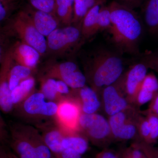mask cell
I'll list each match as a JSON object with an SVG mask.
<instances>
[{
	"label": "cell",
	"mask_w": 158,
	"mask_h": 158,
	"mask_svg": "<svg viewBox=\"0 0 158 158\" xmlns=\"http://www.w3.org/2000/svg\"><path fill=\"white\" fill-rule=\"evenodd\" d=\"M111 24L107 30L111 42L121 52L138 53L143 33L141 19L134 9L113 1L109 4Z\"/></svg>",
	"instance_id": "cell-1"
},
{
	"label": "cell",
	"mask_w": 158,
	"mask_h": 158,
	"mask_svg": "<svg viewBox=\"0 0 158 158\" xmlns=\"http://www.w3.org/2000/svg\"><path fill=\"white\" fill-rule=\"evenodd\" d=\"M89 56L85 64L94 89L113 85L122 76L123 62L117 54L102 49Z\"/></svg>",
	"instance_id": "cell-2"
},
{
	"label": "cell",
	"mask_w": 158,
	"mask_h": 158,
	"mask_svg": "<svg viewBox=\"0 0 158 158\" xmlns=\"http://www.w3.org/2000/svg\"><path fill=\"white\" fill-rule=\"evenodd\" d=\"M4 29L7 35L17 36L20 41L37 50L41 56L47 53L46 39L37 31L24 9L14 15Z\"/></svg>",
	"instance_id": "cell-3"
},
{
	"label": "cell",
	"mask_w": 158,
	"mask_h": 158,
	"mask_svg": "<svg viewBox=\"0 0 158 158\" xmlns=\"http://www.w3.org/2000/svg\"><path fill=\"white\" fill-rule=\"evenodd\" d=\"M82 23L58 28L47 38V54L63 56L73 52L83 44Z\"/></svg>",
	"instance_id": "cell-4"
},
{
	"label": "cell",
	"mask_w": 158,
	"mask_h": 158,
	"mask_svg": "<svg viewBox=\"0 0 158 158\" xmlns=\"http://www.w3.org/2000/svg\"><path fill=\"white\" fill-rule=\"evenodd\" d=\"M78 123L94 141H103L111 133L109 121L96 113H83L79 117Z\"/></svg>",
	"instance_id": "cell-5"
},
{
	"label": "cell",
	"mask_w": 158,
	"mask_h": 158,
	"mask_svg": "<svg viewBox=\"0 0 158 158\" xmlns=\"http://www.w3.org/2000/svg\"><path fill=\"white\" fill-rule=\"evenodd\" d=\"M11 58L16 64L32 70L36 68L41 56L34 48L21 41H17L8 49Z\"/></svg>",
	"instance_id": "cell-6"
},
{
	"label": "cell",
	"mask_w": 158,
	"mask_h": 158,
	"mask_svg": "<svg viewBox=\"0 0 158 158\" xmlns=\"http://www.w3.org/2000/svg\"><path fill=\"white\" fill-rule=\"evenodd\" d=\"M31 17L34 25L42 35L47 37L59 27L60 24L53 15L33 9L30 6L24 9Z\"/></svg>",
	"instance_id": "cell-7"
},
{
	"label": "cell",
	"mask_w": 158,
	"mask_h": 158,
	"mask_svg": "<svg viewBox=\"0 0 158 158\" xmlns=\"http://www.w3.org/2000/svg\"><path fill=\"white\" fill-rule=\"evenodd\" d=\"M113 85L104 88L103 99L105 111L109 116L123 112L127 106V103L122 97L117 86Z\"/></svg>",
	"instance_id": "cell-8"
},
{
	"label": "cell",
	"mask_w": 158,
	"mask_h": 158,
	"mask_svg": "<svg viewBox=\"0 0 158 158\" xmlns=\"http://www.w3.org/2000/svg\"><path fill=\"white\" fill-rule=\"evenodd\" d=\"M51 60L48 61L44 66L45 78H56L66 84L72 75L79 69L76 63L73 61L57 62Z\"/></svg>",
	"instance_id": "cell-9"
},
{
	"label": "cell",
	"mask_w": 158,
	"mask_h": 158,
	"mask_svg": "<svg viewBox=\"0 0 158 158\" xmlns=\"http://www.w3.org/2000/svg\"><path fill=\"white\" fill-rule=\"evenodd\" d=\"M148 67L141 62L134 65L124 77V86L129 96L137 95L144 79L147 74Z\"/></svg>",
	"instance_id": "cell-10"
},
{
	"label": "cell",
	"mask_w": 158,
	"mask_h": 158,
	"mask_svg": "<svg viewBox=\"0 0 158 158\" xmlns=\"http://www.w3.org/2000/svg\"><path fill=\"white\" fill-rule=\"evenodd\" d=\"M126 116L123 112L110 116L109 122L111 133L114 137L121 140H129L135 135L134 125L126 123Z\"/></svg>",
	"instance_id": "cell-11"
},
{
	"label": "cell",
	"mask_w": 158,
	"mask_h": 158,
	"mask_svg": "<svg viewBox=\"0 0 158 158\" xmlns=\"http://www.w3.org/2000/svg\"><path fill=\"white\" fill-rule=\"evenodd\" d=\"M144 22L151 34L158 36V0H147L143 8Z\"/></svg>",
	"instance_id": "cell-12"
},
{
	"label": "cell",
	"mask_w": 158,
	"mask_h": 158,
	"mask_svg": "<svg viewBox=\"0 0 158 158\" xmlns=\"http://www.w3.org/2000/svg\"><path fill=\"white\" fill-rule=\"evenodd\" d=\"M102 5H98L94 7L88 11L83 19L81 24V34L83 42L93 37L98 32V18L99 11Z\"/></svg>",
	"instance_id": "cell-13"
},
{
	"label": "cell",
	"mask_w": 158,
	"mask_h": 158,
	"mask_svg": "<svg viewBox=\"0 0 158 158\" xmlns=\"http://www.w3.org/2000/svg\"><path fill=\"white\" fill-rule=\"evenodd\" d=\"M78 89L83 112L86 114L96 113L100 106V102L95 90L86 86Z\"/></svg>",
	"instance_id": "cell-14"
},
{
	"label": "cell",
	"mask_w": 158,
	"mask_h": 158,
	"mask_svg": "<svg viewBox=\"0 0 158 158\" xmlns=\"http://www.w3.org/2000/svg\"><path fill=\"white\" fill-rule=\"evenodd\" d=\"M57 114L62 123L68 126H73L78 123L80 110L72 102H63L59 106Z\"/></svg>",
	"instance_id": "cell-15"
},
{
	"label": "cell",
	"mask_w": 158,
	"mask_h": 158,
	"mask_svg": "<svg viewBox=\"0 0 158 158\" xmlns=\"http://www.w3.org/2000/svg\"><path fill=\"white\" fill-rule=\"evenodd\" d=\"M75 0H56L55 15L60 23L72 25Z\"/></svg>",
	"instance_id": "cell-16"
},
{
	"label": "cell",
	"mask_w": 158,
	"mask_h": 158,
	"mask_svg": "<svg viewBox=\"0 0 158 158\" xmlns=\"http://www.w3.org/2000/svg\"><path fill=\"white\" fill-rule=\"evenodd\" d=\"M107 0H75L72 24L82 23L85 15L98 5H105Z\"/></svg>",
	"instance_id": "cell-17"
},
{
	"label": "cell",
	"mask_w": 158,
	"mask_h": 158,
	"mask_svg": "<svg viewBox=\"0 0 158 158\" xmlns=\"http://www.w3.org/2000/svg\"><path fill=\"white\" fill-rule=\"evenodd\" d=\"M42 92L33 94L26 100L23 108L26 113L32 115H41L46 103Z\"/></svg>",
	"instance_id": "cell-18"
},
{
	"label": "cell",
	"mask_w": 158,
	"mask_h": 158,
	"mask_svg": "<svg viewBox=\"0 0 158 158\" xmlns=\"http://www.w3.org/2000/svg\"><path fill=\"white\" fill-rule=\"evenodd\" d=\"M32 70L28 67L19 64L12 66L9 71L8 79L10 90H13L22 81L31 77Z\"/></svg>",
	"instance_id": "cell-19"
},
{
	"label": "cell",
	"mask_w": 158,
	"mask_h": 158,
	"mask_svg": "<svg viewBox=\"0 0 158 158\" xmlns=\"http://www.w3.org/2000/svg\"><path fill=\"white\" fill-rule=\"evenodd\" d=\"M13 147L19 158H38L30 138H17L13 143Z\"/></svg>",
	"instance_id": "cell-20"
},
{
	"label": "cell",
	"mask_w": 158,
	"mask_h": 158,
	"mask_svg": "<svg viewBox=\"0 0 158 158\" xmlns=\"http://www.w3.org/2000/svg\"><path fill=\"white\" fill-rule=\"evenodd\" d=\"M64 136L57 130H52L46 134L43 140L52 153L56 156L59 155L64 150L62 141Z\"/></svg>",
	"instance_id": "cell-21"
},
{
	"label": "cell",
	"mask_w": 158,
	"mask_h": 158,
	"mask_svg": "<svg viewBox=\"0 0 158 158\" xmlns=\"http://www.w3.org/2000/svg\"><path fill=\"white\" fill-rule=\"evenodd\" d=\"M13 103L11 97V90L9 88L8 77H1L0 83V106L4 112L8 113L12 109Z\"/></svg>",
	"instance_id": "cell-22"
},
{
	"label": "cell",
	"mask_w": 158,
	"mask_h": 158,
	"mask_svg": "<svg viewBox=\"0 0 158 158\" xmlns=\"http://www.w3.org/2000/svg\"><path fill=\"white\" fill-rule=\"evenodd\" d=\"M64 149L70 148L77 152L84 154L88 148V141L81 136L72 135L64 137L62 141Z\"/></svg>",
	"instance_id": "cell-23"
},
{
	"label": "cell",
	"mask_w": 158,
	"mask_h": 158,
	"mask_svg": "<svg viewBox=\"0 0 158 158\" xmlns=\"http://www.w3.org/2000/svg\"><path fill=\"white\" fill-rule=\"evenodd\" d=\"M41 92L46 98L53 100L59 94L56 88V81L52 78L44 79L41 83Z\"/></svg>",
	"instance_id": "cell-24"
},
{
	"label": "cell",
	"mask_w": 158,
	"mask_h": 158,
	"mask_svg": "<svg viewBox=\"0 0 158 158\" xmlns=\"http://www.w3.org/2000/svg\"><path fill=\"white\" fill-rule=\"evenodd\" d=\"M111 24V12L109 5H102L99 11L98 18V31H107Z\"/></svg>",
	"instance_id": "cell-25"
},
{
	"label": "cell",
	"mask_w": 158,
	"mask_h": 158,
	"mask_svg": "<svg viewBox=\"0 0 158 158\" xmlns=\"http://www.w3.org/2000/svg\"><path fill=\"white\" fill-rule=\"evenodd\" d=\"M28 1L30 6L33 9L55 15L56 0H28Z\"/></svg>",
	"instance_id": "cell-26"
},
{
	"label": "cell",
	"mask_w": 158,
	"mask_h": 158,
	"mask_svg": "<svg viewBox=\"0 0 158 158\" xmlns=\"http://www.w3.org/2000/svg\"><path fill=\"white\" fill-rule=\"evenodd\" d=\"M30 140L34 145L38 158H52V152L46 144L43 139L32 138Z\"/></svg>",
	"instance_id": "cell-27"
},
{
	"label": "cell",
	"mask_w": 158,
	"mask_h": 158,
	"mask_svg": "<svg viewBox=\"0 0 158 158\" xmlns=\"http://www.w3.org/2000/svg\"><path fill=\"white\" fill-rule=\"evenodd\" d=\"M35 85V80L33 77L31 76L22 81L19 85L14 89L18 94L23 99L33 90Z\"/></svg>",
	"instance_id": "cell-28"
},
{
	"label": "cell",
	"mask_w": 158,
	"mask_h": 158,
	"mask_svg": "<svg viewBox=\"0 0 158 158\" xmlns=\"http://www.w3.org/2000/svg\"><path fill=\"white\" fill-rule=\"evenodd\" d=\"M20 0L13 2L2 4L0 3V21L6 20L19 7Z\"/></svg>",
	"instance_id": "cell-29"
},
{
	"label": "cell",
	"mask_w": 158,
	"mask_h": 158,
	"mask_svg": "<svg viewBox=\"0 0 158 158\" xmlns=\"http://www.w3.org/2000/svg\"><path fill=\"white\" fill-rule=\"evenodd\" d=\"M141 87L156 94L158 90V79L153 74H148L144 79Z\"/></svg>",
	"instance_id": "cell-30"
},
{
	"label": "cell",
	"mask_w": 158,
	"mask_h": 158,
	"mask_svg": "<svg viewBox=\"0 0 158 158\" xmlns=\"http://www.w3.org/2000/svg\"><path fill=\"white\" fill-rule=\"evenodd\" d=\"M150 127L149 144L154 143L158 138V116L152 114L148 119Z\"/></svg>",
	"instance_id": "cell-31"
},
{
	"label": "cell",
	"mask_w": 158,
	"mask_h": 158,
	"mask_svg": "<svg viewBox=\"0 0 158 158\" xmlns=\"http://www.w3.org/2000/svg\"><path fill=\"white\" fill-rule=\"evenodd\" d=\"M141 62L148 68H151L158 72V55L155 54H146L141 59Z\"/></svg>",
	"instance_id": "cell-32"
},
{
	"label": "cell",
	"mask_w": 158,
	"mask_h": 158,
	"mask_svg": "<svg viewBox=\"0 0 158 158\" xmlns=\"http://www.w3.org/2000/svg\"><path fill=\"white\" fill-rule=\"evenodd\" d=\"M136 145L144 152L148 158H158V149L151 144L144 142Z\"/></svg>",
	"instance_id": "cell-33"
},
{
	"label": "cell",
	"mask_w": 158,
	"mask_h": 158,
	"mask_svg": "<svg viewBox=\"0 0 158 158\" xmlns=\"http://www.w3.org/2000/svg\"><path fill=\"white\" fill-rule=\"evenodd\" d=\"M123 158H148L144 152L135 145L125 150Z\"/></svg>",
	"instance_id": "cell-34"
},
{
	"label": "cell",
	"mask_w": 158,
	"mask_h": 158,
	"mask_svg": "<svg viewBox=\"0 0 158 158\" xmlns=\"http://www.w3.org/2000/svg\"><path fill=\"white\" fill-rule=\"evenodd\" d=\"M156 94L141 87L137 95L138 103L141 105L145 104L151 101Z\"/></svg>",
	"instance_id": "cell-35"
},
{
	"label": "cell",
	"mask_w": 158,
	"mask_h": 158,
	"mask_svg": "<svg viewBox=\"0 0 158 158\" xmlns=\"http://www.w3.org/2000/svg\"><path fill=\"white\" fill-rule=\"evenodd\" d=\"M58 109L59 106L54 102H46L41 115L47 116H53L57 114Z\"/></svg>",
	"instance_id": "cell-36"
},
{
	"label": "cell",
	"mask_w": 158,
	"mask_h": 158,
	"mask_svg": "<svg viewBox=\"0 0 158 158\" xmlns=\"http://www.w3.org/2000/svg\"><path fill=\"white\" fill-rule=\"evenodd\" d=\"M140 131L141 135L145 139V142L149 144L151 131L149 122L148 119L142 123L140 127Z\"/></svg>",
	"instance_id": "cell-37"
},
{
	"label": "cell",
	"mask_w": 158,
	"mask_h": 158,
	"mask_svg": "<svg viewBox=\"0 0 158 158\" xmlns=\"http://www.w3.org/2000/svg\"><path fill=\"white\" fill-rule=\"evenodd\" d=\"M81 156L82 155L75 151L68 148L64 149L56 157L57 158H81Z\"/></svg>",
	"instance_id": "cell-38"
},
{
	"label": "cell",
	"mask_w": 158,
	"mask_h": 158,
	"mask_svg": "<svg viewBox=\"0 0 158 158\" xmlns=\"http://www.w3.org/2000/svg\"><path fill=\"white\" fill-rule=\"evenodd\" d=\"M116 2L123 4L133 9H135L139 7L144 0H114Z\"/></svg>",
	"instance_id": "cell-39"
},
{
	"label": "cell",
	"mask_w": 158,
	"mask_h": 158,
	"mask_svg": "<svg viewBox=\"0 0 158 158\" xmlns=\"http://www.w3.org/2000/svg\"><path fill=\"white\" fill-rule=\"evenodd\" d=\"M69 86L61 80L56 81V88L59 94H68L69 92Z\"/></svg>",
	"instance_id": "cell-40"
},
{
	"label": "cell",
	"mask_w": 158,
	"mask_h": 158,
	"mask_svg": "<svg viewBox=\"0 0 158 158\" xmlns=\"http://www.w3.org/2000/svg\"><path fill=\"white\" fill-rule=\"evenodd\" d=\"M96 158H118L113 152L108 150H105L99 153L96 156Z\"/></svg>",
	"instance_id": "cell-41"
},
{
	"label": "cell",
	"mask_w": 158,
	"mask_h": 158,
	"mask_svg": "<svg viewBox=\"0 0 158 158\" xmlns=\"http://www.w3.org/2000/svg\"><path fill=\"white\" fill-rule=\"evenodd\" d=\"M151 110L152 114L158 116V94L154 97L151 106Z\"/></svg>",
	"instance_id": "cell-42"
},
{
	"label": "cell",
	"mask_w": 158,
	"mask_h": 158,
	"mask_svg": "<svg viewBox=\"0 0 158 158\" xmlns=\"http://www.w3.org/2000/svg\"><path fill=\"white\" fill-rule=\"evenodd\" d=\"M17 1L19 0H0V3L5 4V3L13 2Z\"/></svg>",
	"instance_id": "cell-43"
}]
</instances>
